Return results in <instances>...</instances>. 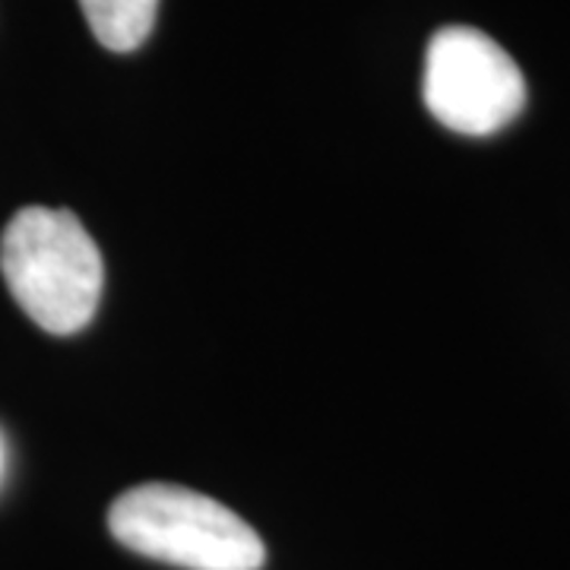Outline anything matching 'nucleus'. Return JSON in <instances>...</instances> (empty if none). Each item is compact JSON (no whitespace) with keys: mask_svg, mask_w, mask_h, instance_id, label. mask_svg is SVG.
Here are the masks:
<instances>
[{"mask_svg":"<svg viewBox=\"0 0 570 570\" xmlns=\"http://www.w3.org/2000/svg\"><path fill=\"white\" fill-rule=\"evenodd\" d=\"M0 273L17 305L55 336L80 333L96 317L102 254L70 209H20L0 235Z\"/></svg>","mask_w":570,"mask_h":570,"instance_id":"nucleus-1","label":"nucleus"},{"mask_svg":"<svg viewBox=\"0 0 570 570\" xmlns=\"http://www.w3.org/2000/svg\"><path fill=\"white\" fill-rule=\"evenodd\" d=\"M108 530L124 549L184 570H261L266 549L235 510L200 491L146 482L108 510Z\"/></svg>","mask_w":570,"mask_h":570,"instance_id":"nucleus-2","label":"nucleus"},{"mask_svg":"<svg viewBox=\"0 0 570 570\" xmlns=\"http://www.w3.org/2000/svg\"><path fill=\"white\" fill-rule=\"evenodd\" d=\"M422 96L448 130L489 137L523 111L527 80L491 36L472 26H448L428 41Z\"/></svg>","mask_w":570,"mask_h":570,"instance_id":"nucleus-3","label":"nucleus"},{"mask_svg":"<svg viewBox=\"0 0 570 570\" xmlns=\"http://www.w3.org/2000/svg\"><path fill=\"white\" fill-rule=\"evenodd\" d=\"M92 36L108 51H134L149 39L159 0H80Z\"/></svg>","mask_w":570,"mask_h":570,"instance_id":"nucleus-4","label":"nucleus"},{"mask_svg":"<svg viewBox=\"0 0 570 570\" xmlns=\"http://www.w3.org/2000/svg\"><path fill=\"white\" fill-rule=\"evenodd\" d=\"M0 469H3V448H0Z\"/></svg>","mask_w":570,"mask_h":570,"instance_id":"nucleus-5","label":"nucleus"}]
</instances>
